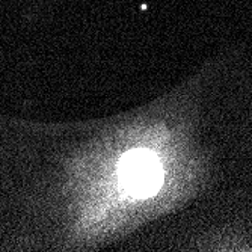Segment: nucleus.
Instances as JSON below:
<instances>
[{
	"mask_svg": "<svg viewBox=\"0 0 252 252\" xmlns=\"http://www.w3.org/2000/svg\"><path fill=\"white\" fill-rule=\"evenodd\" d=\"M163 181L158 158L145 148L126 147L115 157L104 160L98 174L89 177L83 195L89 222L120 218L133 205L154 196Z\"/></svg>",
	"mask_w": 252,
	"mask_h": 252,
	"instance_id": "obj_1",
	"label": "nucleus"
}]
</instances>
